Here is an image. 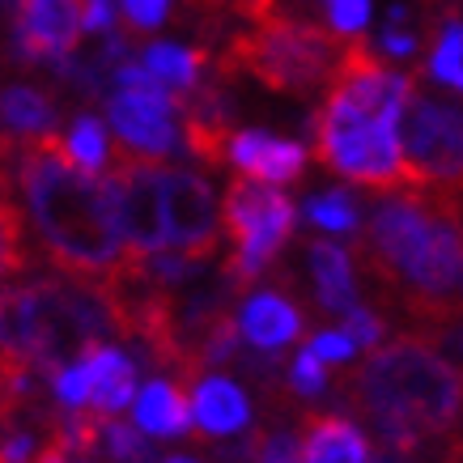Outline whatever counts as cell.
Listing matches in <instances>:
<instances>
[{
	"label": "cell",
	"mask_w": 463,
	"mask_h": 463,
	"mask_svg": "<svg viewBox=\"0 0 463 463\" xmlns=\"http://www.w3.org/2000/svg\"><path fill=\"white\" fill-rule=\"evenodd\" d=\"M115 0H85V30H111Z\"/></svg>",
	"instance_id": "33"
},
{
	"label": "cell",
	"mask_w": 463,
	"mask_h": 463,
	"mask_svg": "<svg viewBox=\"0 0 463 463\" xmlns=\"http://www.w3.org/2000/svg\"><path fill=\"white\" fill-rule=\"evenodd\" d=\"M307 217L319 230H336V234H349V230H357V200L349 196V192H323V196H315L307 204Z\"/></svg>",
	"instance_id": "23"
},
{
	"label": "cell",
	"mask_w": 463,
	"mask_h": 463,
	"mask_svg": "<svg viewBox=\"0 0 463 463\" xmlns=\"http://www.w3.org/2000/svg\"><path fill=\"white\" fill-rule=\"evenodd\" d=\"M34 463H69V450L64 447H56V442H47V450H43Z\"/></svg>",
	"instance_id": "34"
},
{
	"label": "cell",
	"mask_w": 463,
	"mask_h": 463,
	"mask_svg": "<svg viewBox=\"0 0 463 463\" xmlns=\"http://www.w3.org/2000/svg\"><path fill=\"white\" fill-rule=\"evenodd\" d=\"M323 387H327V365H323V357L307 345V349L294 357V365H289V392L294 395H319Z\"/></svg>",
	"instance_id": "26"
},
{
	"label": "cell",
	"mask_w": 463,
	"mask_h": 463,
	"mask_svg": "<svg viewBox=\"0 0 463 463\" xmlns=\"http://www.w3.org/2000/svg\"><path fill=\"white\" fill-rule=\"evenodd\" d=\"M200 9H230V14L247 17V22H264L272 14H285L281 0H192Z\"/></svg>",
	"instance_id": "31"
},
{
	"label": "cell",
	"mask_w": 463,
	"mask_h": 463,
	"mask_svg": "<svg viewBox=\"0 0 463 463\" xmlns=\"http://www.w3.org/2000/svg\"><path fill=\"white\" fill-rule=\"evenodd\" d=\"M310 349L319 353L323 362H349L353 353H357V340L349 332H315L310 336Z\"/></svg>",
	"instance_id": "32"
},
{
	"label": "cell",
	"mask_w": 463,
	"mask_h": 463,
	"mask_svg": "<svg viewBox=\"0 0 463 463\" xmlns=\"http://www.w3.org/2000/svg\"><path fill=\"white\" fill-rule=\"evenodd\" d=\"M225 234L234 242L225 272L234 277L239 294H247L251 281L264 277L294 234V200L268 187L264 179L239 175L225 187Z\"/></svg>",
	"instance_id": "6"
},
{
	"label": "cell",
	"mask_w": 463,
	"mask_h": 463,
	"mask_svg": "<svg viewBox=\"0 0 463 463\" xmlns=\"http://www.w3.org/2000/svg\"><path fill=\"white\" fill-rule=\"evenodd\" d=\"M85 30V0H17L14 56L22 64H56L72 56Z\"/></svg>",
	"instance_id": "10"
},
{
	"label": "cell",
	"mask_w": 463,
	"mask_h": 463,
	"mask_svg": "<svg viewBox=\"0 0 463 463\" xmlns=\"http://www.w3.org/2000/svg\"><path fill=\"white\" fill-rule=\"evenodd\" d=\"M345 332L357 340V349H379V340H383V332H387V327H383V319L374 315V310L357 302V307L345 315Z\"/></svg>",
	"instance_id": "29"
},
{
	"label": "cell",
	"mask_w": 463,
	"mask_h": 463,
	"mask_svg": "<svg viewBox=\"0 0 463 463\" xmlns=\"http://www.w3.org/2000/svg\"><path fill=\"white\" fill-rule=\"evenodd\" d=\"M145 64H149L170 90H196L200 72L213 64V47L187 52V47H175V43H149V47H145Z\"/></svg>",
	"instance_id": "20"
},
{
	"label": "cell",
	"mask_w": 463,
	"mask_h": 463,
	"mask_svg": "<svg viewBox=\"0 0 463 463\" xmlns=\"http://www.w3.org/2000/svg\"><path fill=\"white\" fill-rule=\"evenodd\" d=\"M242 336L251 340V349H281L294 336L307 332V315L298 302L281 294H255L242 307Z\"/></svg>",
	"instance_id": "16"
},
{
	"label": "cell",
	"mask_w": 463,
	"mask_h": 463,
	"mask_svg": "<svg viewBox=\"0 0 463 463\" xmlns=\"http://www.w3.org/2000/svg\"><path fill=\"white\" fill-rule=\"evenodd\" d=\"M102 447L115 463H149V447L141 442V434L132 425H119L107 417V430H102Z\"/></svg>",
	"instance_id": "25"
},
{
	"label": "cell",
	"mask_w": 463,
	"mask_h": 463,
	"mask_svg": "<svg viewBox=\"0 0 463 463\" xmlns=\"http://www.w3.org/2000/svg\"><path fill=\"white\" fill-rule=\"evenodd\" d=\"M345 43L327 34V26L310 17L272 14L264 22H251L239 34H225V47H213V72L234 77L247 72L260 85L289 94V99H310L315 90H327L332 72L340 64Z\"/></svg>",
	"instance_id": "4"
},
{
	"label": "cell",
	"mask_w": 463,
	"mask_h": 463,
	"mask_svg": "<svg viewBox=\"0 0 463 463\" xmlns=\"http://www.w3.org/2000/svg\"><path fill=\"white\" fill-rule=\"evenodd\" d=\"M192 400H187V383H166V379H154L137 395V425L145 434H157V438H175V434H187L192 425Z\"/></svg>",
	"instance_id": "18"
},
{
	"label": "cell",
	"mask_w": 463,
	"mask_h": 463,
	"mask_svg": "<svg viewBox=\"0 0 463 463\" xmlns=\"http://www.w3.org/2000/svg\"><path fill=\"white\" fill-rule=\"evenodd\" d=\"M400 145L417 187L463 179V99L425 94L417 85L400 115Z\"/></svg>",
	"instance_id": "8"
},
{
	"label": "cell",
	"mask_w": 463,
	"mask_h": 463,
	"mask_svg": "<svg viewBox=\"0 0 463 463\" xmlns=\"http://www.w3.org/2000/svg\"><path fill=\"white\" fill-rule=\"evenodd\" d=\"M166 463H196V459H166Z\"/></svg>",
	"instance_id": "36"
},
{
	"label": "cell",
	"mask_w": 463,
	"mask_h": 463,
	"mask_svg": "<svg viewBox=\"0 0 463 463\" xmlns=\"http://www.w3.org/2000/svg\"><path fill=\"white\" fill-rule=\"evenodd\" d=\"M0 154L9 157L30 222L56 272L85 285L119 281L137 255L119 247L124 230L107 183L72 162L69 141L60 132H30V137L5 132Z\"/></svg>",
	"instance_id": "2"
},
{
	"label": "cell",
	"mask_w": 463,
	"mask_h": 463,
	"mask_svg": "<svg viewBox=\"0 0 463 463\" xmlns=\"http://www.w3.org/2000/svg\"><path fill=\"white\" fill-rule=\"evenodd\" d=\"M425 5H434L438 14H450V9H455V0H425Z\"/></svg>",
	"instance_id": "35"
},
{
	"label": "cell",
	"mask_w": 463,
	"mask_h": 463,
	"mask_svg": "<svg viewBox=\"0 0 463 463\" xmlns=\"http://www.w3.org/2000/svg\"><path fill=\"white\" fill-rule=\"evenodd\" d=\"M162 162L157 157L128 154L124 145H111L107 170L99 179L107 183L119 217V230L132 255H154L170 242L166 234V192H162Z\"/></svg>",
	"instance_id": "7"
},
{
	"label": "cell",
	"mask_w": 463,
	"mask_h": 463,
	"mask_svg": "<svg viewBox=\"0 0 463 463\" xmlns=\"http://www.w3.org/2000/svg\"><path fill=\"white\" fill-rule=\"evenodd\" d=\"M81 362L90 370V408L102 417L124 412L132 392H137V365L111 345H90L81 353Z\"/></svg>",
	"instance_id": "14"
},
{
	"label": "cell",
	"mask_w": 463,
	"mask_h": 463,
	"mask_svg": "<svg viewBox=\"0 0 463 463\" xmlns=\"http://www.w3.org/2000/svg\"><path fill=\"white\" fill-rule=\"evenodd\" d=\"M310 132H315V162L340 179L374 187V192L417 187L404 145L395 137V119H374V115L353 111L349 102L323 99L310 119Z\"/></svg>",
	"instance_id": "5"
},
{
	"label": "cell",
	"mask_w": 463,
	"mask_h": 463,
	"mask_svg": "<svg viewBox=\"0 0 463 463\" xmlns=\"http://www.w3.org/2000/svg\"><path fill=\"white\" fill-rule=\"evenodd\" d=\"M340 395L379 430L387 450H417L463 417V374L425 332H400L340 374Z\"/></svg>",
	"instance_id": "3"
},
{
	"label": "cell",
	"mask_w": 463,
	"mask_h": 463,
	"mask_svg": "<svg viewBox=\"0 0 463 463\" xmlns=\"http://www.w3.org/2000/svg\"><path fill=\"white\" fill-rule=\"evenodd\" d=\"M307 268L310 281H315V302L327 315H349L357 307V285H353V260L340 251L336 242L327 239H310L307 247Z\"/></svg>",
	"instance_id": "15"
},
{
	"label": "cell",
	"mask_w": 463,
	"mask_h": 463,
	"mask_svg": "<svg viewBox=\"0 0 463 463\" xmlns=\"http://www.w3.org/2000/svg\"><path fill=\"white\" fill-rule=\"evenodd\" d=\"M162 192H166V234L170 247L192 260H213L222 247V225H217V196L204 175L196 170L166 166L162 170Z\"/></svg>",
	"instance_id": "9"
},
{
	"label": "cell",
	"mask_w": 463,
	"mask_h": 463,
	"mask_svg": "<svg viewBox=\"0 0 463 463\" xmlns=\"http://www.w3.org/2000/svg\"><path fill=\"white\" fill-rule=\"evenodd\" d=\"M425 72H434L442 85H450V90L463 94V22L459 17H450L447 26H442V43L434 47Z\"/></svg>",
	"instance_id": "22"
},
{
	"label": "cell",
	"mask_w": 463,
	"mask_h": 463,
	"mask_svg": "<svg viewBox=\"0 0 463 463\" xmlns=\"http://www.w3.org/2000/svg\"><path fill=\"white\" fill-rule=\"evenodd\" d=\"M60 115V102L52 94H43L34 85H14V90H5L0 94V119L9 132L17 137H30V132H52Z\"/></svg>",
	"instance_id": "19"
},
{
	"label": "cell",
	"mask_w": 463,
	"mask_h": 463,
	"mask_svg": "<svg viewBox=\"0 0 463 463\" xmlns=\"http://www.w3.org/2000/svg\"><path fill=\"white\" fill-rule=\"evenodd\" d=\"M183 102H187V90H175V94L115 90L111 99H107V119H111L115 132L128 145H137V149H145V154H154V157H166L179 145L175 115H183Z\"/></svg>",
	"instance_id": "11"
},
{
	"label": "cell",
	"mask_w": 463,
	"mask_h": 463,
	"mask_svg": "<svg viewBox=\"0 0 463 463\" xmlns=\"http://www.w3.org/2000/svg\"><path fill=\"white\" fill-rule=\"evenodd\" d=\"M302 463H370V442L362 430L332 412L302 417Z\"/></svg>",
	"instance_id": "13"
},
{
	"label": "cell",
	"mask_w": 463,
	"mask_h": 463,
	"mask_svg": "<svg viewBox=\"0 0 463 463\" xmlns=\"http://www.w3.org/2000/svg\"><path fill=\"white\" fill-rule=\"evenodd\" d=\"M196 425L204 438H225L239 434L242 425L251 421V408H247V395H242L239 383L222 379V374H204L196 383Z\"/></svg>",
	"instance_id": "17"
},
{
	"label": "cell",
	"mask_w": 463,
	"mask_h": 463,
	"mask_svg": "<svg viewBox=\"0 0 463 463\" xmlns=\"http://www.w3.org/2000/svg\"><path fill=\"white\" fill-rule=\"evenodd\" d=\"M251 455L260 463H302V447H294L289 434H255L251 438Z\"/></svg>",
	"instance_id": "30"
},
{
	"label": "cell",
	"mask_w": 463,
	"mask_h": 463,
	"mask_svg": "<svg viewBox=\"0 0 463 463\" xmlns=\"http://www.w3.org/2000/svg\"><path fill=\"white\" fill-rule=\"evenodd\" d=\"M230 166L264 183H298L307 170V149L272 132H234L230 137Z\"/></svg>",
	"instance_id": "12"
},
{
	"label": "cell",
	"mask_w": 463,
	"mask_h": 463,
	"mask_svg": "<svg viewBox=\"0 0 463 463\" xmlns=\"http://www.w3.org/2000/svg\"><path fill=\"white\" fill-rule=\"evenodd\" d=\"M166 14H170V0H128L119 34L132 43H141L145 34H154V30L166 22Z\"/></svg>",
	"instance_id": "24"
},
{
	"label": "cell",
	"mask_w": 463,
	"mask_h": 463,
	"mask_svg": "<svg viewBox=\"0 0 463 463\" xmlns=\"http://www.w3.org/2000/svg\"><path fill=\"white\" fill-rule=\"evenodd\" d=\"M323 9L336 34H362L370 22V0H323Z\"/></svg>",
	"instance_id": "27"
},
{
	"label": "cell",
	"mask_w": 463,
	"mask_h": 463,
	"mask_svg": "<svg viewBox=\"0 0 463 463\" xmlns=\"http://www.w3.org/2000/svg\"><path fill=\"white\" fill-rule=\"evenodd\" d=\"M357 260L425 336L463 319V213L455 183L400 187L379 200L357 239Z\"/></svg>",
	"instance_id": "1"
},
{
	"label": "cell",
	"mask_w": 463,
	"mask_h": 463,
	"mask_svg": "<svg viewBox=\"0 0 463 463\" xmlns=\"http://www.w3.org/2000/svg\"><path fill=\"white\" fill-rule=\"evenodd\" d=\"M64 141H69L72 162H77L85 175H102V170H107V157H111V141H107V128H102L94 115H77Z\"/></svg>",
	"instance_id": "21"
},
{
	"label": "cell",
	"mask_w": 463,
	"mask_h": 463,
	"mask_svg": "<svg viewBox=\"0 0 463 463\" xmlns=\"http://www.w3.org/2000/svg\"><path fill=\"white\" fill-rule=\"evenodd\" d=\"M52 387H56V400L64 408H85L90 404V370H85V362L64 365Z\"/></svg>",
	"instance_id": "28"
}]
</instances>
